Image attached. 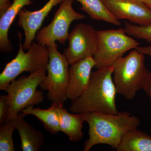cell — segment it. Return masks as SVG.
<instances>
[{"label": "cell", "mask_w": 151, "mask_h": 151, "mask_svg": "<svg viewBox=\"0 0 151 151\" xmlns=\"http://www.w3.org/2000/svg\"><path fill=\"white\" fill-rule=\"evenodd\" d=\"M89 125V139L83 150L89 151L98 144H105L117 150L123 136L140 124L137 117L127 111L116 114L86 112L81 113Z\"/></svg>", "instance_id": "obj_1"}, {"label": "cell", "mask_w": 151, "mask_h": 151, "mask_svg": "<svg viewBox=\"0 0 151 151\" xmlns=\"http://www.w3.org/2000/svg\"><path fill=\"white\" fill-rule=\"evenodd\" d=\"M113 68L101 67L91 73L89 85L77 100L72 102V113L95 112L107 114L118 113L116 98L117 91L113 78Z\"/></svg>", "instance_id": "obj_2"}, {"label": "cell", "mask_w": 151, "mask_h": 151, "mask_svg": "<svg viewBox=\"0 0 151 151\" xmlns=\"http://www.w3.org/2000/svg\"><path fill=\"white\" fill-rule=\"evenodd\" d=\"M113 66L117 93L127 100L134 99L137 91L143 89L150 73L145 64V55L134 49L127 56L118 60Z\"/></svg>", "instance_id": "obj_3"}, {"label": "cell", "mask_w": 151, "mask_h": 151, "mask_svg": "<svg viewBox=\"0 0 151 151\" xmlns=\"http://www.w3.org/2000/svg\"><path fill=\"white\" fill-rule=\"evenodd\" d=\"M46 75V67L44 68L30 73L28 76H21L10 83L5 90L9 103V112L6 122L16 119L19 113L27 107L38 105L43 102V93L37 89Z\"/></svg>", "instance_id": "obj_4"}, {"label": "cell", "mask_w": 151, "mask_h": 151, "mask_svg": "<svg viewBox=\"0 0 151 151\" xmlns=\"http://www.w3.org/2000/svg\"><path fill=\"white\" fill-rule=\"evenodd\" d=\"M19 50L16 56L6 64L0 74V90L5 91L10 83L23 73H33L47 67L49 62L46 46L33 42L27 52H25L22 42L21 33L18 32Z\"/></svg>", "instance_id": "obj_5"}, {"label": "cell", "mask_w": 151, "mask_h": 151, "mask_svg": "<svg viewBox=\"0 0 151 151\" xmlns=\"http://www.w3.org/2000/svg\"><path fill=\"white\" fill-rule=\"evenodd\" d=\"M49 62L47 75L39 86L42 90L47 91V97L52 103L63 105L67 100L68 65L64 54L58 51L57 44L52 42L47 45Z\"/></svg>", "instance_id": "obj_6"}, {"label": "cell", "mask_w": 151, "mask_h": 151, "mask_svg": "<svg viewBox=\"0 0 151 151\" xmlns=\"http://www.w3.org/2000/svg\"><path fill=\"white\" fill-rule=\"evenodd\" d=\"M97 50L93 56L95 68L111 66L130 50L139 45L125 32L124 28L97 31Z\"/></svg>", "instance_id": "obj_7"}, {"label": "cell", "mask_w": 151, "mask_h": 151, "mask_svg": "<svg viewBox=\"0 0 151 151\" xmlns=\"http://www.w3.org/2000/svg\"><path fill=\"white\" fill-rule=\"evenodd\" d=\"M73 2L72 0H63L60 3L51 23L37 33L36 40L38 43L46 46L49 44L58 41L63 45L65 44L71 23L86 18V16L73 9Z\"/></svg>", "instance_id": "obj_8"}, {"label": "cell", "mask_w": 151, "mask_h": 151, "mask_svg": "<svg viewBox=\"0 0 151 151\" xmlns=\"http://www.w3.org/2000/svg\"><path fill=\"white\" fill-rule=\"evenodd\" d=\"M68 45L63 54L69 65L81 60L93 57L97 50L98 34L93 27L85 23L76 25L68 34Z\"/></svg>", "instance_id": "obj_9"}, {"label": "cell", "mask_w": 151, "mask_h": 151, "mask_svg": "<svg viewBox=\"0 0 151 151\" xmlns=\"http://www.w3.org/2000/svg\"><path fill=\"white\" fill-rule=\"evenodd\" d=\"M109 12L119 21L128 20L142 25L151 23V9L137 0H102Z\"/></svg>", "instance_id": "obj_10"}, {"label": "cell", "mask_w": 151, "mask_h": 151, "mask_svg": "<svg viewBox=\"0 0 151 151\" xmlns=\"http://www.w3.org/2000/svg\"><path fill=\"white\" fill-rule=\"evenodd\" d=\"M63 1L49 0L42 8L34 12H31L25 9L19 11L18 14L17 25L24 31L25 40L22 45L24 50L29 48L49 13L54 6Z\"/></svg>", "instance_id": "obj_11"}, {"label": "cell", "mask_w": 151, "mask_h": 151, "mask_svg": "<svg viewBox=\"0 0 151 151\" xmlns=\"http://www.w3.org/2000/svg\"><path fill=\"white\" fill-rule=\"evenodd\" d=\"M95 64L93 57H90L78 60L68 68L67 96L71 102L77 100L86 90Z\"/></svg>", "instance_id": "obj_12"}, {"label": "cell", "mask_w": 151, "mask_h": 151, "mask_svg": "<svg viewBox=\"0 0 151 151\" xmlns=\"http://www.w3.org/2000/svg\"><path fill=\"white\" fill-rule=\"evenodd\" d=\"M26 115L22 112L14 119L16 130L18 132L23 151H38L44 142L43 133L36 130L24 120Z\"/></svg>", "instance_id": "obj_13"}, {"label": "cell", "mask_w": 151, "mask_h": 151, "mask_svg": "<svg viewBox=\"0 0 151 151\" xmlns=\"http://www.w3.org/2000/svg\"><path fill=\"white\" fill-rule=\"evenodd\" d=\"M31 0H14L13 3L0 17V51L8 53L12 51L13 47L9 38V31L11 24L19 11L26 6L32 4Z\"/></svg>", "instance_id": "obj_14"}, {"label": "cell", "mask_w": 151, "mask_h": 151, "mask_svg": "<svg viewBox=\"0 0 151 151\" xmlns=\"http://www.w3.org/2000/svg\"><path fill=\"white\" fill-rule=\"evenodd\" d=\"M56 105L59 114L60 132L64 133L71 142H79L83 137L82 130L85 122L82 113L72 114L63 108V105L57 103Z\"/></svg>", "instance_id": "obj_15"}, {"label": "cell", "mask_w": 151, "mask_h": 151, "mask_svg": "<svg viewBox=\"0 0 151 151\" xmlns=\"http://www.w3.org/2000/svg\"><path fill=\"white\" fill-rule=\"evenodd\" d=\"M22 112L26 116L31 115L35 116L52 134L60 132L59 114L56 103H52L51 107L47 109L34 108L33 105H30L24 109Z\"/></svg>", "instance_id": "obj_16"}, {"label": "cell", "mask_w": 151, "mask_h": 151, "mask_svg": "<svg viewBox=\"0 0 151 151\" xmlns=\"http://www.w3.org/2000/svg\"><path fill=\"white\" fill-rule=\"evenodd\" d=\"M117 151H151V136L137 129L124 135Z\"/></svg>", "instance_id": "obj_17"}, {"label": "cell", "mask_w": 151, "mask_h": 151, "mask_svg": "<svg viewBox=\"0 0 151 151\" xmlns=\"http://www.w3.org/2000/svg\"><path fill=\"white\" fill-rule=\"evenodd\" d=\"M81 4L80 9L86 12L92 19L108 22L120 26L121 22L109 12L102 0H72Z\"/></svg>", "instance_id": "obj_18"}, {"label": "cell", "mask_w": 151, "mask_h": 151, "mask_svg": "<svg viewBox=\"0 0 151 151\" xmlns=\"http://www.w3.org/2000/svg\"><path fill=\"white\" fill-rule=\"evenodd\" d=\"M0 127V151H14L13 133L16 128L14 120L6 122Z\"/></svg>", "instance_id": "obj_19"}, {"label": "cell", "mask_w": 151, "mask_h": 151, "mask_svg": "<svg viewBox=\"0 0 151 151\" xmlns=\"http://www.w3.org/2000/svg\"><path fill=\"white\" fill-rule=\"evenodd\" d=\"M124 29L127 35L140 39L144 40L151 45V23L148 24H132L125 22Z\"/></svg>", "instance_id": "obj_20"}, {"label": "cell", "mask_w": 151, "mask_h": 151, "mask_svg": "<svg viewBox=\"0 0 151 151\" xmlns=\"http://www.w3.org/2000/svg\"><path fill=\"white\" fill-rule=\"evenodd\" d=\"M9 112V103L7 95L0 97V127L6 122Z\"/></svg>", "instance_id": "obj_21"}, {"label": "cell", "mask_w": 151, "mask_h": 151, "mask_svg": "<svg viewBox=\"0 0 151 151\" xmlns=\"http://www.w3.org/2000/svg\"><path fill=\"white\" fill-rule=\"evenodd\" d=\"M151 101V72H150L145 81L143 88Z\"/></svg>", "instance_id": "obj_22"}, {"label": "cell", "mask_w": 151, "mask_h": 151, "mask_svg": "<svg viewBox=\"0 0 151 151\" xmlns=\"http://www.w3.org/2000/svg\"><path fill=\"white\" fill-rule=\"evenodd\" d=\"M11 5L10 0H0V17L6 12Z\"/></svg>", "instance_id": "obj_23"}, {"label": "cell", "mask_w": 151, "mask_h": 151, "mask_svg": "<svg viewBox=\"0 0 151 151\" xmlns=\"http://www.w3.org/2000/svg\"><path fill=\"white\" fill-rule=\"evenodd\" d=\"M136 50L141 53L147 55L151 59V45L146 47H136Z\"/></svg>", "instance_id": "obj_24"}, {"label": "cell", "mask_w": 151, "mask_h": 151, "mask_svg": "<svg viewBox=\"0 0 151 151\" xmlns=\"http://www.w3.org/2000/svg\"><path fill=\"white\" fill-rule=\"evenodd\" d=\"M144 3L151 9V0H146Z\"/></svg>", "instance_id": "obj_25"}, {"label": "cell", "mask_w": 151, "mask_h": 151, "mask_svg": "<svg viewBox=\"0 0 151 151\" xmlns=\"http://www.w3.org/2000/svg\"><path fill=\"white\" fill-rule=\"evenodd\" d=\"M137 1H139L141 2H145L146 0H137Z\"/></svg>", "instance_id": "obj_26"}]
</instances>
